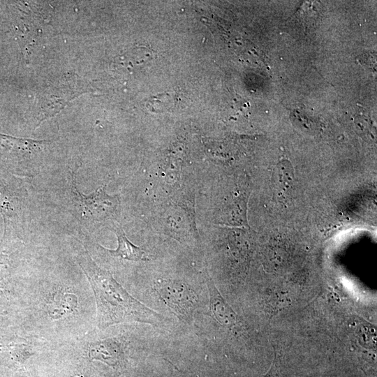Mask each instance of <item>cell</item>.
Returning <instances> with one entry per match:
<instances>
[{
  "label": "cell",
  "instance_id": "1",
  "mask_svg": "<svg viewBox=\"0 0 377 377\" xmlns=\"http://www.w3.org/2000/svg\"><path fill=\"white\" fill-rule=\"evenodd\" d=\"M94 293L97 323L101 329L123 323H141L160 326L164 317L130 295L111 273L100 267L87 251L75 256Z\"/></svg>",
  "mask_w": 377,
  "mask_h": 377
},
{
  "label": "cell",
  "instance_id": "2",
  "mask_svg": "<svg viewBox=\"0 0 377 377\" xmlns=\"http://www.w3.org/2000/svg\"><path fill=\"white\" fill-rule=\"evenodd\" d=\"M73 170L70 182L71 210L81 227L92 230L100 226H108L110 229L119 223L121 200L119 195H110L105 186L97 188L89 195H84L78 190Z\"/></svg>",
  "mask_w": 377,
  "mask_h": 377
},
{
  "label": "cell",
  "instance_id": "3",
  "mask_svg": "<svg viewBox=\"0 0 377 377\" xmlns=\"http://www.w3.org/2000/svg\"><path fill=\"white\" fill-rule=\"evenodd\" d=\"M154 290L179 318L187 323L193 320L199 300L190 286L182 281L161 279Z\"/></svg>",
  "mask_w": 377,
  "mask_h": 377
},
{
  "label": "cell",
  "instance_id": "4",
  "mask_svg": "<svg viewBox=\"0 0 377 377\" xmlns=\"http://www.w3.org/2000/svg\"><path fill=\"white\" fill-rule=\"evenodd\" d=\"M0 212L4 221V235L12 231L22 233L26 228L25 212L21 200L1 184Z\"/></svg>",
  "mask_w": 377,
  "mask_h": 377
},
{
  "label": "cell",
  "instance_id": "5",
  "mask_svg": "<svg viewBox=\"0 0 377 377\" xmlns=\"http://www.w3.org/2000/svg\"><path fill=\"white\" fill-rule=\"evenodd\" d=\"M210 309L215 319L223 326L232 327L237 320V315L223 299L212 279H207Z\"/></svg>",
  "mask_w": 377,
  "mask_h": 377
},
{
  "label": "cell",
  "instance_id": "6",
  "mask_svg": "<svg viewBox=\"0 0 377 377\" xmlns=\"http://www.w3.org/2000/svg\"><path fill=\"white\" fill-rule=\"evenodd\" d=\"M111 230L117 235L118 246L114 250L103 248L110 256L131 261L148 260L145 250L129 241L119 223L114 225Z\"/></svg>",
  "mask_w": 377,
  "mask_h": 377
},
{
  "label": "cell",
  "instance_id": "7",
  "mask_svg": "<svg viewBox=\"0 0 377 377\" xmlns=\"http://www.w3.org/2000/svg\"><path fill=\"white\" fill-rule=\"evenodd\" d=\"M90 356L112 367L119 365L124 359L121 345L114 339H105L94 343L90 349Z\"/></svg>",
  "mask_w": 377,
  "mask_h": 377
},
{
  "label": "cell",
  "instance_id": "8",
  "mask_svg": "<svg viewBox=\"0 0 377 377\" xmlns=\"http://www.w3.org/2000/svg\"><path fill=\"white\" fill-rule=\"evenodd\" d=\"M274 186L280 191L288 189L293 182L294 175L291 163L288 161L280 162L274 172Z\"/></svg>",
  "mask_w": 377,
  "mask_h": 377
},
{
  "label": "cell",
  "instance_id": "9",
  "mask_svg": "<svg viewBox=\"0 0 377 377\" xmlns=\"http://www.w3.org/2000/svg\"><path fill=\"white\" fill-rule=\"evenodd\" d=\"M10 275V263L6 254L0 253V295L7 290L8 280Z\"/></svg>",
  "mask_w": 377,
  "mask_h": 377
},
{
  "label": "cell",
  "instance_id": "10",
  "mask_svg": "<svg viewBox=\"0 0 377 377\" xmlns=\"http://www.w3.org/2000/svg\"><path fill=\"white\" fill-rule=\"evenodd\" d=\"M281 364V355L275 351V357L268 372L261 377H279Z\"/></svg>",
  "mask_w": 377,
  "mask_h": 377
}]
</instances>
